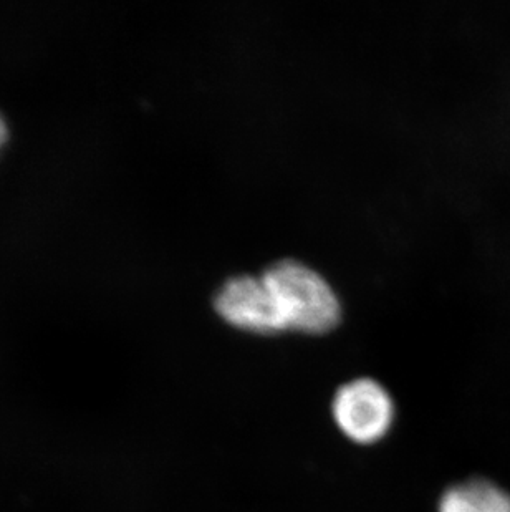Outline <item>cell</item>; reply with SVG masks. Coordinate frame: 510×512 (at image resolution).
<instances>
[{
	"label": "cell",
	"mask_w": 510,
	"mask_h": 512,
	"mask_svg": "<svg viewBox=\"0 0 510 512\" xmlns=\"http://www.w3.org/2000/svg\"><path fill=\"white\" fill-rule=\"evenodd\" d=\"M265 282L274 292L289 327L325 332L335 327L342 305L330 282L297 259H282L265 269Z\"/></svg>",
	"instance_id": "6da1fadb"
},
{
	"label": "cell",
	"mask_w": 510,
	"mask_h": 512,
	"mask_svg": "<svg viewBox=\"0 0 510 512\" xmlns=\"http://www.w3.org/2000/svg\"><path fill=\"white\" fill-rule=\"evenodd\" d=\"M395 401L373 378H355L338 388L332 415L338 430L358 445H373L390 433L395 421Z\"/></svg>",
	"instance_id": "7a4b0ae2"
},
{
	"label": "cell",
	"mask_w": 510,
	"mask_h": 512,
	"mask_svg": "<svg viewBox=\"0 0 510 512\" xmlns=\"http://www.w3.org/2000/svg\"><path fill=\"white\" fill-rule=\"evenodd\" d=\"M214 305L227 322L241 329L259 334L289 329L274 292L262 276L229 277L217 289Z\"/></svg>",
	"instance_id": "3957f363"
},
{
	"label": "cell",
	"mask_w": 510,
	"mask_h": 512,
	"mask_svg": "<svg viewBox=\"0 0 510 512\" xmlns=\"http://www.w3.org/2000/svg\"><path fill=\"white\" fill-rule=\"evenodd\" d=\"M438 512H510V494L487 479H469L446 489Z\"/></svg>",
	"instance_id": "277c9868"
},
{
	"label": "cell",
	"mask_w": 510,
	"mask_h": 512,
	"mask_svg": "<svg viewBox=\"0 0 510 512\" xmlns=\"http://www.w3.org/2000/svg\"><path fill=\"white\" fill-rule=\"evenodd\" d=\"M7 138H9V128H7V123H5L4 118L0 115V150L7 143Z\"/></svg>",
	"instance_id": "5b68a950"
}]
</instances>
